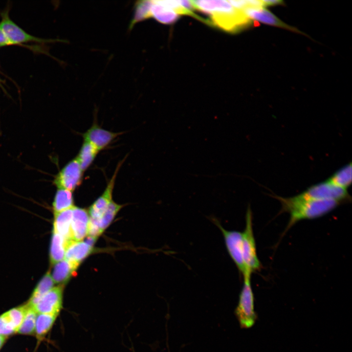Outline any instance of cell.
I'll use <instances>...</instances> for the list:
<instances>
[{"mask_svg": "<svg viewBox=\"0 0 352 352\" xmlns=\"http://www.w3.org/2000/svg\"><path fill=\"white\" fill-rule=\"evenodd\" d=\"M191 1L194 8L210 17L211 23L224 31H238L250 22L242 11L234 8L228 0Z\"/></svg>", "mask_w": 352, "mask_h": 352, "instance_id": "cell-1", "label": "cell"}, {"mask_svg": "<svg viewBox=\"0 0 352 352\" xmlns=\"http://www.w3.org/2000/svg\"><path fill=\"white\" fill-rule=\"evenodd\" d=\"M273 197L280 202L281 211L287 212L290 215L286 231L301 220L322 217L342 203L334 200H303L296 196L283 198L275 195Z\"/></svg>", "mask_w": 352, "mask_h": 352, "instance_id": "cell-2", "label": "cell"}, {"mask_svg": "<svg viewBox=\"0 0 352 352\" xmlns=\"http://www.w3.org/2000/svg\"><path fill=\"white\" fill-rule=\"evenodd\" d=\"M235 314L241 328L249 329L255 323L257 316L254 310V296L251 284V276L243 277V286Z\"/></svg>", "mask_w": 352, "mask_h": 352, "instance_id": "cell-3", "label": "cell"}, {"mask_svg": "<svg viewBox=\"0 0 352 352\" xmlns=\"http://www.w3.org/2000/svg\"><path fill=\"white\" fill-rule=\"evenodd\" d=\"M295 196L303 200H334L342 203L351 199L347 190L336 186L327 180L312 185Z\"/></svg>", "mask_w": 352, "mask_h": 352, "instance_id": "cell-4", "label": "cell"}, {"mask_svg": "<svg viewBox=\"0 0 352 352\" xmlns=\"http://www.w3.org/2000/svg\"><path fill=\"white\" fill-rule=\"evenodd\" d=\"M256 246L253 231L252 214L250 207H248L246 213L245 226L242 232V249L245 265L247 270L251 274L261 268Z\"/></svg>", "mask_w": 352, "mask_h": 352, "instance_id": "cell-5", "label": "cell"}, {"mask_svg": "<svg viewBox=\"0 0 352 352\" xmlns=\"http://www.w3.org/2000/svg\"><path fill=\"white\" fill-rule=\"evenodd\" d=\"M214 222L222 233L227 251L238 269L242 274L243 277L251 276V273L247 270L243 261L242 232L226 230L216 219H214Z\"/></svg>", "mask_w": 352, "mask_h": 352, "instance_id": "cell-6", "label": "cell"}, {"mask_svg": "<svg viewBox=\"0 0 352 352\" xmlns=\"http://www.w3.org/2000/svg\"><path fill=\"white\" fill-rule=\"evenodd\" d=\"M83 171L75 158L69 161L55 175L53 184L58 189L73 192L82 183Z\"/></svg>", "mask_w": 352, "mask_h": 352, "instance_id": "cell-7", "label": "cell"}, {"mask_svg": "<svg viewBox=\"0 0 352 352\" xmlns=\"http://www.w3.org/2000/svg\"><path fill=\"white\" fill-rule=\"evenodd\" d=\"M1 17L0 28L4 32L12 44L29 42L47 43L55 41L54 40L40 39L28 34L11 20L7 11L1 14Z\"/></svg>", "mask_w": 352, "mask_h": 352, "instance_id": "cell-8", "label": "cell"}, {"mask_svg": "<svg viewBox=\"0 0 352 352\" xmlns=\"http://www.w3.org/2000/svg\"><path fill=\"white\" fill-rule=\"evenodd\" d=\"M64 285L53 287L33 307L37 313L57 316L63 307Z\"/></svg>", "mask_w": 352, "mask_h": 352, "instance_id": "cell-9", "label": "cell"}, {"mask_svg": "<svg viewBox=\"0 0 352 352\" xmlns=\"http://www.w3.org/2000/svg\"><path fill=\"white\" fill-rule=\"evenodd\" d=\"M124 161L121 160L117 167L111 177L109 181L102 194L90 206L88 211L89 218L93 219H99L106 210L108 206L112 200V192L118 172Z\"/></svg>", "mask_w": 352, "mask_h": 352, "instance_id": "cell-10", "label": "cell"}, {"mask_svg": "<svg viewBox=\"0 0 352 352\" xmlns=\"http://www.w3.org/2000/svg\"><path fill=\"white\" fill-rule=\"evenodd\" d=\"M121 134V132H114L104 129L94 123L82 134V136L84 141L89 142L100 152L105 149Z\"/></svg>", "mask_w": 352, "mask_h": 352, "instance_id": "cell-11", "label": "cell"}, {"mask_svg": "<svg viewBox=\"0 0 352 352\" xmlns=\"http://www.w3.org/2000/svg\"><path fill=\"white\" fill-rule=\"evenodd\" d=\"M89 221L88 214L86 209L73 206L70 226V239L75 242L82 241L88 236Z\"/></svg>", "mask_w": 352, "mask_h": 352, "instance_id": "cell-12", "label": "cell"}, {"mask_svg": "<svg viewBox=\"0 0 352 352\" xmlns=\"http://www.w3.org/2000/svg\"><path fill=\"white\" fill-rule=\"evenodd\" d=\"M92 250L93 246L86 242L71 241L66 243L64 258L77 269L82 261L91 253Z\"/></svg>", "mask_w": 352, "mask_h": 352, "instance_id": "cell-13", "label": "cell"}, {"mask_svg": "<svg viewBox=\"0 0 352 352\" xmlns=\"http://www.w3.org/2000/svg\"><path fill=\"white\" fill-rule=\"evenodd\" d=\"M243 12L250 20H255L266 24L293 30L292 27H290L283 22L265 7H248L244 9Z\"/></svg>", "mask_w": 352, "mask_h": 352, "instance_id": "cell-14", "label": "cell"}, {"mask_svg": "<svg viewBox=\"0 0 352 352\" xmlns=\"http://www.w3.org/2000/svg\"><path fill=\"white\" fill-rule=\"evenodd\" d=\"M72 208L54 213L53 232L61 235L66 243L71 241L70 226L72 218Z\"/></svg>", "mask_w": 352, "mask_h": 352, "instance_id": "cell-15", "label": "cell"}, {"mask_svg": "<svg viewBox=\"0 0 352 352\" xmlns=\"http://www.w3.org/2000/svg\"><path fill=\"white\" fill-rule=\"evenodd\" d=\"M150 17L154 18L162 23L171 24L178 19L179 14L157 3L155 0H150L149 18Z\"/></svg>", "mask_w": 352, "mask_h": 352, "instance_id": "cell-16", "label": "cell"}, {"mask_svg": "<svg viewBox=\"0 0 352 352\" xmlns=\"http://www.w3.org/2000/svg\"><path fill=\"white\" fill-rule=\"evenodd\" d=\"M76 269L66 260L55 264L51 275L54 283L60 285L66 283Z\"/></svg>", "mask_w": 352, "mask_h": 352, "instance_id": "cell-17", "label": "cell"}, {"mask_svg": "<svg viewBox=\"0 0 352 352\" xmlns=\"http://www.w3.org/2000/svg\"><path fill=\"white\" fill-rule=\"evenodd\" d=\"M54 283L50 272H47L36 286L27 304L34 307L53 287Z\"/></svg>", "mask_w": 352, "mask_h": 352, "instance_id": "cell-18", "label": "cell"}, {"mask_svg": "<svg viewBox=\"0 0 352 352\" xmlns=\"http://www.w3.org/2000/svg\"><path fill=\"white\" fill-rule=\"evenodd\" d=\"M99 151L89 142L84 141L76 158L83 172L92 163Z\"/></svg>", "mask_w": 352, "mask_h": 352, "instance_id": "cell-19", "label": "cell"}, {"mask_svg": "<svg viewBox=\"0 0 352 352\" xmlns=\"http://www.w3.org/2000/svg\"><path fill=\"white\" fill-rule=\"evenodd\" d=\"M72 192L64 189H57L52 204L54 213L65 211L74 206Z\"/></svg>", "mask_w": 352, "mask_h": 352, "instance_id": "cell-20", "label": "cell"}, {"mask_svg": "<svg viewBox=\"0 0 352 352\" xmlns=\"http://www.w3.org/2000/svg\"><path fill=\"white\" fill-rule=\"evenodd\" d=\"M352 163L350 162L334 173L328 180L330 183L347 190L351 185Z\"/></svg>", "mask_w": 352, "mask_h": 352, "instance_id": "cell-21", "label": "cell"}, {"mask_svg": "<svg viewBox=\"0 0 352 352\" xmlns=\"http://www.w3.org/2000/svg\"><path fill=\"white\" fill-rule=\"evenodd\" d=\"M66 241L59 234L53 232L50 249V260L52 264L61 261L65 258Z\"/></svg>", "mask_w": 352, "mask_h": 352, "instance_id": "cell-22", "label": "cell"}, {"mask_svg": "<svg viewBox=\"0 0 352 352\" xmlns=\"http://www.w3.org/2000/svg\"><path fill=\"white\" fill-rule=\"evenodd\" d=\"M57 316L38 313L36 320L35 332L39 340L43 339L45 334L52 328Z\"/></svg>", "mask_w": 352, "mask_h": 352, "instance_id": "cell-23", "label": "cell"}, {"mask_svg": "<svg viewBox=\"0 0 352 352\" xmlns=\"http://www.w3.org/2000/svg\"><path fill=\"white\" fill-rule=\"evenodd\" d=\"M122 207V205L117 204L112 200L103 215L99 219H94L102 233L110 224Z\"/></svg>", "mask_w": 352, "mask_h": 352, "instance_id": "cell-24", "label": "cell"}, {"mask_svg": "<svg viewBox=\"0 0 352 352\" xmlns=\"http://www.w3.org/2000/svg\"><path fill=\"white\" fill-rule=\"evenodd\" d=\"M27 308L23 321L17 332L22 334H31L35 331L37 313L33 307L27 304Z\"/></svg>", "mask_w": 352, "mask_h": 352, "instance_id": "cell-25", "label": "cell"}, {"mask_svg": "<svg viewBox=\"0 0 352 352\" xmlns=\"http://www.w3.org/2000/svg\"><path fill=\"white\" fill-rule=\"evenodd\" d=\"M27 308V304L13 308L4 313L8 320L17 332L23 319Z\"/></svg>", "mask_w": 352, "mask_h": 352, "instance_id": "cell-26", "label": "cell"}, {"mask_svg": "<svg viewBox=\"0 0 352 352\" xmlns=\"http://www.w3.org/2000/svg\"><path fill=\"white\" fill-rule=\"evenodd\" d=\"M16 332L4 313L0 316V334L7 336Z\"/></svg>", "mask_w": 352, "mask_h": 352, "instance_id": "cell-27", "label": "cell"}, {"mask_svg": "<svg viewBox=\"0 0 352 352\" xmlns=\"http://www.w3.org/2000/svg\"><path fill=\"white\" fill-rule=\"evenodd\" d=\"M12 44L8 40L4 32L0 28V46H5Z\"/></svg>", "mask_w": 352, "mask_h": 352, "instance_id": "cell-28", "label": "cell"}, {"mask_svg": "<svg viewBox=\"0 0 352 352\" xmlns=\"http://www.w3.org/2000/svg\"><path fill=\"white\" fill-rule=\"evenodd\" d=\"M265 7L267 6H273L282 3V1L281 0H263Z\"/></svg>", "mask_w": 352, "mask_h": 352, "instance_id": "cell-29", "label": "cell"}, {"mask_svg": "<svg viewBox=\"0 0 352 352\" xmlns=\"http://www.w3.org/2000/svg\"><path fill=\"white\" fill-rule=\"evenodd\" d=\"M6 339V336L0 334V349L3 345L4 342Z\"/></svg>", "mask_w": 352, "mask_h": 352, "instance_id": "cell-30", "label": "cell"}]
</instances>
